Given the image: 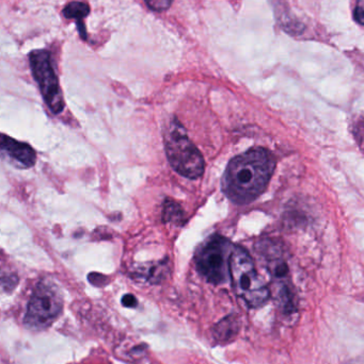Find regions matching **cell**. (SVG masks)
<instances>
[{"label": "cell", "mask_w": 364, "mask_h": 364, "mask_svg": "<svg viewBox=\"0 0 364 364\" xmlns=\"http://www.w3.org/2000/svg\"><path fill=\"white\" fill-rule=\"evenodd\" d=\"M183 218L181 207L172 200L166 201L164 209V220L166 222L179 223Z\"/></svg>", "instance_id": "cell-10"}, {"label": "cell", "mask_w": 364, "mask_h": 364, "mask_svg": "<svg viewBox=\"0 0 364 364\" xmlns=\"http://www.w3.org/2000/svg\"><path fill=\"white\" fill-rule=\"evenodd\" d=\"M230 273L235 293L250 307H260L269 301L266 284L259 276L254 261L244 248H233L230 257Z\"/></svg>", "instance_id": "cell-2"}, {"label": "cell", "mask_w": 364, "mask_h": 364, "mask_svg": "<svg viewBox=\"0 0 364 364\" xmlns=\"http://www.w3.org/2000/svg\"><path fill=\"white\" fill-rule=\"evenodd\" d=\"M122 304H123L125 307L134 308L136 307L137 301L132 295L128 294L125 295V296L122 299Z\"/></svg>", "instance_id": "cell-13"}, {"label": "cell", "mask_w": 364, "mask_h": 364, "mask_svg": "<svg viewBox=\"0 0 364 364\" xmlns=\"http://www.w3.org/2000/svg\"><path fill=\"white\" fill-rule=\"evenodd\" d=\"M354 18L357 23L364 26V0H357L354 9Z\"/></svg>", "instance_id": "cell-12"}, {"label": "cell", "mask_w": 364, "mask_h": 364, "mask_svg": "<svg viewBox=\"0 0 364 364\" xmlns=\"http://www.w3.org/2000/svg\"><path fill=\"white\" fill-rule=\"evenodd\" d=\"M89 6L83 4V2L79 1L71 2V4H68V6H66L63 11L66 18H72L78 21L79 31H80L83 38H87V36H85V29L83 28V19L89 14Z\"/></svg>", "instance_id": "cell-9"}, {"label": "cell", "mask_w": 364, "mask_h": 364, "mask_svg": "<svg viewBox=\"0 0 364 364\" xmlns=\"http://www.w3.org/2000/svg\"><path fill=\"white\" fill-rule=\"evenodd\" d=\"M232 252L228 240L214 235L197 252V269L211 284H222L226 282L228 272H230Z\"/></svg>", "instance_id": "cell-5"}, {"label": "cell", "mask_w": 364, "mask_h": 364, "mask_svg": "<svg viewBox=\"0 0 364 364\" xmlns=\"http://www.w3.org/2000/svg\"><path fill=\"white\" fill-rule=\"evenodd\" d=\"M1 149L11 159L24 168H31L36 164V153L29 145L17 142L4 134L1 138Z\"/></svg>", "instance_id": "cell-7"}, {"label": "cell", "mask_w": 364, "mask_h": 364, "mask_svg": "<svg viewBox=\"0 0 364 364\" xmlns=\"http://www.w3.org/2000/svg\"><path fill=\"white\" fill-rule=\"evenodd\" d=\"M275 166V158L269 151L250 149L231 160L222 181L224 192L237 205L251 203L269 186Z\"/></svg>", "instance_id": "cell-1"}, {"label": "cell", "mask_w": 364, "mask_h": 364, "mask_svg": "<svg viewBox=\"0 0 364 364\" xmlns=\"http://www.w3.org/2000/svg\"><path fill=\"white\" fill-rule=\"evenodd\" d=\"M32 74L42 92L43 98L51 112L59 114L64 108L63 97L55 70L51 65V55L47 51L36 50L30 55Z\"/></svg>", "instance_id": "cell-6"}, {"label": "cell", "mask_w": 364, "mask_h": 364, "mask_svg": "<svg viewBox=\"0 0 364 364\" xmlns=\"http://www.w3.org/2000/svg\"><path fill=\"white\" fill-rule=\"evenodd\" d=\"M165 147L171 166L182 176L197 179L204 172V160L188 138L183 126L173 119L164 134Z\"/></svg>", "instance_id": "cell-3"}, {"label": "cell", "mask_w": 364, "mask_h": 364, "mask_svg": "<svg viewBox=\"0 0 364 364\" xmlns=\"http://www.w3.org/2000/svg\"><path fill=\"white\" fill-rule=\"evenodd\" d=\"M150 9L156 11V12H162L167 9L170 8L173 0H145Z\"/></svg>", "instance_id": "cell-11"}, {"label": "cell", "mask_w": 364, "mask_h": 364, "mask_svg": "<svg viewBox=\"0 0 364 364\" xmlns=\"http://www.w3.org/2000/svg\"><path fill=\"white\" fill-rule=\"evenodd\" d=\"M271 4L275 11L276 19L284 31L293 36L303 33L305 26L293 15L286 0H271Z\"/></svg>", "instance_id": "cell-8"}, {"label": "cell", "mask_w": 364, "mask_h": 364, "mask_svg": "<svg viewBox=\"0 0 364 364\" xmlns=\"http://www.w3.org/2000/svg\"><path fill=\"white\" fill-rule=\"evenodd\" d=\"M62 305L60 289L51 282H41L28 304L25 324L31 329L46 328L61 314Z\"/></svg>", "instance_id": "cell-4"}]
</instances>
